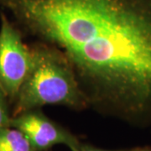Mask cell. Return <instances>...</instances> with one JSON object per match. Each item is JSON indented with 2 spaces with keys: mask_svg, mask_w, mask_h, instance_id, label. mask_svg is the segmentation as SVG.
Wrapping results in <instances>:
<instances>
[{
  "mask_svg": "<svg viewBox=\"0 0 151 151\" xmlns=\"http://www.w3.org/2000/svg\"><path fill=\"white\" fill-rule=\"evenodd\" d=\"M0 11L65 58L88 109L151 125V0H0Z\"/></svg>",
  "mask_w": 151,
  "mask_h": 151,
  "instance_id": "1",
  "label": "cell"
},
{
  "mask_svg": "<svg viewBox=\"0 0 151 151\" xmlns=\"http://www.w3.org/2000/svg\"><path fill=\"white\" fill-rule=\"evenodd\" d=\"M33 64L12 105V117L45 106L74 111L88 109L75 75L65 59L46 45L31 42Z\"/></svg>",
  "mask_w": 151,
  "mask_h": 151,
  "instance_id": "2",
  "label": "cell"
},
{
  "mask_svg": "<svg viewBox=\"0 0 151 151\" xmlns=\"http://www.w3.org/2000/svg\"><path fill=\"white\" fill-rule=\"evenodd\" d=\"M33 64L30 44L10 19L0 11V89L13 105Z\"/></svg>",
  "mask_w": 151,
  "mask_h": 151,
  "instance_id": "3",
  "label": "cell"
},
{
  "mask_svg": "<svg viewBox=\"0 0 151 151\" xmlns=\"http://www.w3.org/2000/svg\"><path fill=\"white\" fill-rule=\"evenodd\" d=\"M9 125L20 130L36 151H50L59 145L67 146L71 151L81 144L75 134L47 117L41 108L12 117Z\"/></svg>",
  "mask_w": 151,
  "mask_h": 151,
  "instance_id": "4",
  "label": "cell"
},
{
  "mask_svg": "<svg viewBox=\"0 0 151 151\" xmlns=\"http://www.w3.org/2000/svg\"><path fill=\"white\" fill-rule=\"evenodd\" d=\"M0 151H36L27 137L14 127L0 129Z\"/></svg>",
  "mask_w": 151,
  "mask_h": 151,
  "instance_id": "5",
  "label": "cell"
},
{
  "mask_svg": "<svg viewBox=\"0 0 151 151\" xmlns=\"http://www.w3.org/2000/svg\"><path fill=\"white\" fill-rule=\"evenodd\" d=\"M12 118L10 104L4 92L0 89V129L9 126Z\"/></svg>",
  "mask_w": 151,
  "mask_h": 151,
  "instance_id": "6",
  "label": "cell"
},
{
  "mask_svg": "<svg viewBox=\"0 0 151 151\" xmlns=\"http://www.w3.org/2000/svg\"><path fill=\"white\" fill-rule=\"evenodd\" d=\"M71 151H123L119 150H107V149H102V148H98L96 146L91 145L88 144H82L81 143L77 148L74 149Z\"/></svg>",
  "mask_w": 151,
  "mask_h": 151,
  "instance_id": "7",
  "label": "cell"
},
{
  "mask_svg": "<svg viewBox=\"0 0 151 151\" xmlns=\"http://www.w3.org/2000/svg\"><path fill=\"white\" fill-rule=\"evenodd\" d=\"M134 151H151L148 149H138V150H135Z\"/></svg>",
  "mask_w": 151,
  "mask_h": 151,
  "instance_id": "8",
  "label": "cell"
},
{
  "mask_svg": "<svg viewBox=\"0 0 151 151\" xmlns=\"http://www.w3.org/2000/svg\"></svg>",
  "mask_w": 151,
  "mask_h": 151,
  "instance_id": "9",
  "label": "cell"
}]
</instances>
